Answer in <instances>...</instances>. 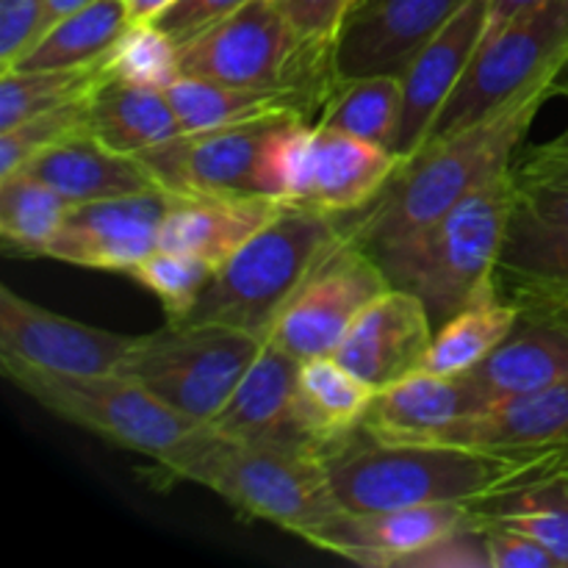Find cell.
<instances>
[{
    "label": "cell",
    "instance_id": "603a6c76",
    "mask_svg": "<svg viewBox=\"0 0 568 568\" xmlns=\"http://www.w3.org/2000/svg\"><path fill=\"white\" fill-rule=\"evenodd\" d=\"M399 155L383 144L316 125L314 178L305 205L349 216L369 205L399 170Z\"/></svg>",
    "mask_w": 568,
    "mask_h": 568
},
{
    "label": "cell",
    "instance_id": "ffe728a7",
    "mask_svg": "<svg viewBox=\"0 0 568 568\" xmlns=\"http://www.w3.org/2000/svg\"><path fill=\"white\" fill-rule=\"evenodd\" d=\"M286 205L292 203H281L264 194H166L159 247L220 266L261 227L270 225Z\"/></svg>",
    "mask_w": 568,
    "mask_h": 568
},
{
    "label": "cell",
    "instance_id": "bcb514c9",
    "mask_svg": "<svg viewBox=\"0 0 568 568\" xmlns=\"http://www.w3.org/2000/svg\"><path fill=\"white\" fill-rule=\"evenodd\" d=\"M89 3H94V0H44V31L64 17L87 9Z\"/></svg>",
    "mask_w": 568,
    "mask_h": 568
},
{
    "label": "cell",
    "instance_id": "d4e9b609",
    "mask_svg": "<svg viewBox=\"0 0 568 568\" xmlns=\"http://www.w3.org/2000/svg\"><path fill=\"white\" fill-rule=\"evenodd\" d=\"M442 444L483 449H568V381L491 405L458 422Z\"/></svg>",
    "mask_w": 568,
    "mask_h": 568
},
{
    "label": "cell",
    "instance_id": "e575fe53",
    "mask_svg": "<svg viewBox=\"0 0 568 568\" xmlns=\"http://www.w3.org/2000/svg\"><path fill=\"white\" fill-rule=\"evenodd\" d=\"M316 122L281 120L264 139L258 155V192L281 203L305 205L314 178Z\"/></svg>",
    "mask_w": 568,
    "mask_h": 568
},
{
    "label": "cell",
    "instance_id": "7dc6e473",
    "mask_svg": "<svg viewBox=\"0 0 568 568\" xmlns=\"http://www.w3.org/2000/svg\"><path fill=\"white\" fill-rule=\"evenodd\" d=\"M125 3L131 22H150L164 6H170L172 0H125Z\"/></svg>",
    "mask_w": 568,
    "mask_h": 568
},
{
    "label": "cell",
    "instance_id": "e0dca14e",
    "mask_svg": "<svg viewBox=\"0 0 568 568\" xmlns=\"http://www.w3.org/2000/svg\"><path fill=\"white\" fill-rule=\"evenodd\" d=\"M300 366L303 361L266 342L236 392L203 427L233 442L275 444V447L316 453L314 442L300 422Z\"/></svg>",
    "mask_w": 568,
    "mask_h": 568
},
{
    "label": "cell",
    "instance_id": "b9f144b4",
    "mask_svg": "<svg viewBox=\"0 0 568 568\" xmlns=\"http://www.w3.org/2000/svg\"><path fill=\"white\" fill-rule=\"evenodd\" d=\"M44 33V0H0V72L11 70Z\"/></svg>",
    "mask_w": 568,
    "mask_h": 568
},
{
    "label": "cell",
    "instance_id": "f1b7e54d",
    "mask_svg": "<svg viewBox=\"0 0 568 568\" xmlns=\"http://www.w3.org/2000/svg\"><path fill=\"white\" fill-rule=\"evenodd\" d=\"M477 525H499L536 538L560 566L568 568V469L566 455L558 469L519 488L469 505Z\"/></svg>",
    "mask_w": 568,
    "mask_h": 568
},
{
    "label": "cell",
    "instance_id": "44dd1931",
    "mask_svg": "<svg viewBox=\"0 0 568 568\" xmlns=\"http://www.w3.org/2000/svg\"><path fill=\"white\" fill-rule=\"evenodd\" d=\"M497 288L519 311L568 320V231L538 220L516 200L499 255Z\"/></svg>",
    "mask_w": 568,
    "mask_h": 568
},
{
    "label": "cell",
    "instance_id": "4fadbf2b",
    "mask_svg": "<svg viewBox=\"0 0 568 568\" xmlns=\"http://www.w3.org/2000/svg\"><path fill=\"white\" fill-rule=\"evenodd\" d=\"M164 216L166 192L161 189L75 203L59 233L42 250V258L81 270L131 275L133 266L142 264L159 247Z\"/></svg>",
    "mask_w": 568,
    "mask_h": 568
},
{
    "label": "cell",
    "instance_id": "d6a6232c",
    "mask_svg": "<svg viewBox=\"0 0 568 568\" xmlns=\"http://www.w3.org/2000/svg\"><path fill=\"white\" fill-rule=\"evenodd\" d=\"M399 111H403V78L399 75L342 78L316 125L392 150Z\"/></svg>",
    "mask_w": 568,
    "mask_h": 568
},
{
    "label": "cell",
    "instance_id": "8d00e7d4",
    "mask_svg": "<svg viewBox=\"0 0 568 568\" xmlns=\"http://www.w3.org/2000/svg\"><path fill=\"white\" fill-rule=\"evenodd\" d=\"M214 270L216 266L205 264L194 255L155 247L142 264L133 266L131 277L139 286H144L150 294L159 297L166 322H178L197 303L203 288L214 277Z\"/></svg>",
    "mask_w": 568,
    "mask_h": 568
},
{
    "label": "cell",
    "instance_id": "30bf717a",
    "mask_svg": "<svg viewBox=\"0 0 568 568\" xmlns=\"http://www.w3.org/2000/svg\"><path fill=\"white\" fill-rule=\"evenodd\" d=\"M388 288L392 281L375 255L342 233L288 300L266 342L300 361L333 355L361 311Z\"/></svg>",
    "mask_w": 568,
    "mask_h": 568
},
{
    "label": "cell",
    "instance_id": "4dcf8cb0",
    "mask_svg": "<svg viewBox=\"0 0 568 568\" xmlns=\"http://www.w3.org/2000/svg\"><path fill=\"white\" fill-rule=\"evenodd\" d=\"M519 316V305L499 292L477 300L436 327L425 369L436 375H466L510 336Z\"/></svg>",
    "mask_w": 568,
    "mask_h": 568
},
{
    "label": "cell",
    "instance_id": "9a60e30c",
    "mask_svg": "<svg viewBox=\"0 0 568 568\" xmlns=\"http://www.w3.org/2000/svg\"><path fill=\"white\" fill-rule=\"evenodd\" d=\"M488 22V0H469L403 70V111L392 150L399 161L425 144L433 122L469 70Z\"/></svg>",
    "mask_w": 568,
    "mask_h": 568
},
{
    "label": "cell",
    "instance_id": "681fc988",
    "mask_svg": "<svg viewBox=\"0 0 568 568\" xmlns=\"http://www.w3.org/2000/svg\"><path fill=\"white\" fill-rule=\"evenodd\" d=\"M555 94H564V98H568V67L564 70V75L558 78V83H555Z\"/></svg>",
    "mask_w": 568,
    "mask_h": 568
},
{
    "label": "cell",
    "instance_id": "836d02e7",
    "mask_svg": "<svg viewBox=\"0 0 568 568\" xmlns=\"http://www.w3.org/2000/svg\"><path fill=\"white\" fill-rule=\"evenodd\" d=\"M103 78V61L89 67H64V70L0 72V131H9L42 111L89 98Z\"/></svg>",
    "mask_w": 568,
    "mask_h": 568
},
{
    "label": "cell",
    "instance_id": "f907efd6",
    "mask_svg": "<svg viewBox=\"0 0 568 568\" xmlns=\"http://www.w3.org/2000/svg\"><path fill=\"white\" fill-rule=\"evenodd\" d=\"M564 455H566V469H568V449H564Z\"/></svg>",
    "mask_w": 568,
    "mask_h": 568
},
{
    "label": "cell",
    "instance_id": "7bdbcfd3",
    "mask_svg": "<svg viewBox=\"0 0 568 568\" xmlns=\"http://www.w3.org/2000/svg\"><path fill=\"white\" fill-rule=\"evenodd\" d=\"M244 3H247V0H172V3L164 6L150 22H153L155 28H161L172 42L181 44L186 42V39L203 33L205 28L225 20L227 14L242 9Z\"/></svg>",
    "mask_w": 568,
    "mask_h": 568
},
{
    "label": "cell",
    "instance_id": "f35d334b",
    "mask_svg": "<svg viewBox=\"0 0 568 568\" xmlns=\"http://www.w3.org/2000/svg\"><path fill=\"white\" fill-rule=\"evenodd\" d=\"M516 200L538 220L568 231V159L530 150L514 161Z\"/></svg>",
    "mask_w": 568,
    "mask_h": 568
},
{
    "label": "cell",
    "instance_id": "ee69618b",
    "mask_svg": "<svg viewBox=\"0 0 568 568\" xmlns=\"http://www.w3.org/2000/svg\"><path fill=\"white\" fill-rule=\"evenodd\" d=\"M486 532L491 568H564L536 538L499 525H480Z\"/></svg>",
    "mask_w": 568,
    "mask_h": 568
},
{
    "label": "cell",
    "instance_id": "f6af8a7d",
    "mask_svg": "<svg viewBox=\"0 0 568 568\" xmlns=\"http://www.w3.org/2000/svg\"><path fill=\"white\" fill-rule=\"evenodd\" d=\"M538 3H541V0H488V22H486V37L483 39L497 33L499 28L508 26L514 17H519L521 11L532 9V6Z\"/></svg>",
    "mask_w": 568,
    "mask_h": 568
},
{
    "label": "cell",
    "instance_id": "277c9868",
    "mask_svg": "<svg viewBox=\"0 0 568 568\" xmlns=\"http://www.w3.org/2000/svg\"><path fill=\"white\" fill-rule=\"evenodd\" d=\"M516 209L514 166L460 200L419 236L375 253L392 286L414 292L433 325L497 294V266Z\"/></svg>",
    "mask_w": 568,
    "mask_h": 568
},
{
    "label": "cell",
    "instance_id": "c3c4849f",
    "mask_svg": "<svg viewBox=\"0 0 568 568\" xmlns=\"http://www.w3.org/2000/svg\"><path fill=\"white\" fill-rule=\"evenodd\" d=\"M538 150H544V153H552V155H566L568 159V125L555 139L538 144Z\"/></svg>",
    "mask_w": 568,
    "mask_h": 568
},
{
    "label": "cell",
    "instance_id": "3957f363",
    "mask_svg": "<svg viewBox=\"0 0 568 568\" xmlns=\"http://www.w3.org/2000/svg\"><path fill=\"white\" fill-rule=\"evenodd\" d=\"M155 464L166 477L197 483L253 519L294 532L314 547L344 514L316 453L214 436L203 425Z\"/></svg>",
    "mask_w": 568,
    "mask_h": 568
},
{
    "label": "cell",
    "instance_id": "4316f807",
    "mask_svg": "<svg viewBox=\"0 0 568 568\" xmlns=\"http://www.w3.org/2000/svg\"><path fill=\"white\" fill-rule=\"evenodd\" d=\"M375 388L366 386L336 355L308 358L300 366L297 408L305 433L322 455L361 430Z\"/></svg>",
    "mask_w": 568,
    "mask_h": 568
},
{
    "label": "cell",
    "instance_id": "f546056e",
    "mask_svg": "<svg viewBox=\"0 0 568 568\" xmlns=\"http://www.w3.org/2000/svg\"><path fill=\"white\" fill-rule=\"evenodd\" d=\"M128 26L131 14L125 0H94L87 9L50 26L11 70H64L98 64L109 55Z\"/></svg>",
    "mask_w": 568,
    "mask_h": 568
},
{
    "label": "cell",
    "instance_id": "484cf974",
    "mask_svg": "<svg viewBox=\"0 0 568 568\" xmlns=\"http://www.w3.org/2000/svg\"><path fill=\"white\" fill-rule=\"evenodd\" d=\"M89 133L125 155H139L183 133L166 89L139 87L105 72L89 94Z\"/></svg>",
    "mask_w": 568,
    "mask_h": 568
},
{
    "label": "cell",
    "instance_id": "60d3db41",
    "mask_svg": "<svg viewBox=\"0 0 568 568\" xmlns=\"http://www.w3.org/2000/svg\"><path fill=\"white\" fill-rule=\"evenodd\" d=\"M361 0H277L283 14L308 42L336 50L338 37Z\"/></svg>",
    "mask_w": 568,
    "mask_h": 568
},
{
    "label": "cell",
    "instance_id": "52a82bcc",
    "mask_svg": "<svg viewBox=\"0 0 568 568\" xmlns=\"http://www.w3.org/2000/svg\"><path fill=\"white\" fill-rule=\"evenodd\" d=\"M566 67L568 0H541L483 39L425 144L466 131L525 94L555 89Z\"/></svg>",
    "mask_w": 568,
    "mask_h": 568
},
{
    "label": "cell",
    "instance_id": "d6986e66",
    "mask_svg": "<svg viewBox=\"0 0 568 568\" xmlns=\"http://www.w3.org/2000/svg\"><path fill=\"white\" fill-rule=\"evenodd\" d=\"M471 519L469 505H410V508L349 514L344 510L314 541L316 549L369 568H397L419 549Z\"/></svg>",
    "mask_w": 568,
    "mask_h": 568
},
{
    "label": "cell",
    "instance_id": "7402d4cb",
    "mask_svg": "<svg viewBox=\"0 0 568 568\" xmlns=\"http://www.w3.org/2000/svg\"><path fill=\"white\" fill-rule=\"evenodd\" d=\"M491 405L568 381V320L521 311L510 336L469 372Z\"/></svg>",
    "mask_w": 568,
    "mask_h": 568
},
{
    "label": "cell",
    "instance_id": "ab89813d",
    "mask_svg": "<svg viewBox=\"0 0 568 568\" xmlns=\"http://www.w3.org/2000/svg\"><path fill=\"white\" fill-rule=\"evenodd\" d=\"M397 568H491L486 532L471 516L466 525L455 527L430 547L399 560Z\"/></svg>",
    "mask_w": 568,
    "mask_h": 568
},
{
    "label": "cell",
    "instance_id": "2e32d148",
    "mask_svg": "<svg viewBox=\"0 0 568 568\" xmlns=\"http://www.w3.org/2000/svg\"><path fill=\"white\" fill-rule=\"evenodd\" d=\"M433 325L425 303L414 292L392 286L361 311L336 347V358L375 392L425 369L433 344Z\"/></svg>",
    "mask_w": 568,
    "mask_h": 568
},
{
    "label": "cell",
    "instance_id": "6da1fadb",
    "mask_svg": "<svg viewBox=\"0 0 568 568\" xmlns=\"http://www.w3.org/2000/svg\"><path fill=\"white\" fill-rule=\"evenodd\" d=\"M349 514L410 505H477L564 464V449H483L460 444H383L353 433L322 455Z\"/></svg>",
    "mask_w": 568,
    "mask_h": 568
},
{
    "label": "cell",
    "instance_id": "cb8c5ba5",
    "mask_svg": "<svg viewBox=\"0 0 568 568\" xmlns=\"http://www.w3.org/2000/svg\"><path fill=\"white\" fill-rule=\"evenodd\" d=\"M20 170L42 178L44 183L59 189L70 203L128 197V194L159 189L136 155L105 148L89 131L42 150Z\"/></svg>",
    "mask_w": 568,
    "mask_h": 568
},
{
    "label": "cell",
    "instance_id": "d590c367",
    "mask_svg": "<svg viewBox=\"0 0 568 568\" xmlns=\"http://www.w3.org/2000/svg\"><path fill=\"white\" fill-rule=\"evenodd\" d=\"M105 72L139 87L166 89L181 78L178 44L153 22H131L103 59Z\"/></svg>",
    "mask_w": 568,
    "mask_h": 568
},
{
    "label": "cell",
    "instance_id": "8fae6325",
    "mask_svg": "<svg viewBox=\"0 0 568 568\" xmlns=\"http://www.w3.org/2000/svg\"><path fill=\"white\" fill-rule=\"evenodd\" d=\"M136 336L83 325L0 286V364L59 375H109L120 369Z\"/></svg>",
    "mask_w": 568,
    "mask_h": 568
},
{
    "label": "cell",
    "instance_id": "8992f818",
    "mask_svg": "<svg viewBox=\"0 0 568 568\" xmlns=\"http://www.w3.org/2000/svg\"><path fill=\"white\" fill-rule=\"evenodd\" d=\"M178 67L189 78L297 94L314 116H322L342 81L336 50L308 42L277 0H247L225 20L181 42Z\"/></svg>",
    "mask_w": 568,
    "mask_h": 568
},
{
    "label": "cell",
    "instance_id": "1f68e13d",
    "mask_svg": "<svg viewBox=\"0 0 568 568\" xmlns=\"http://www.w3.org/2000/svg\"><path fill=\"white\" fill-rule=\"evenodd\" d=\"M75 203L26 170L0 178V239L6 253L42 258Z\"/></svg>",
    "mask_w": 568,
    "mask_h": 568
},
{
    "label": "cell",
    "instance_id": "9c48e42d",
    "mask_svg": "<svg viewBox=\"0 0 568 568\" xmlns=\"http://www.w3.org/2000/svg\"><path fill=\"white\" fill-rule=\"evenodd\" d=\"M0 369L53 416L148 458L161 460L200 427L120 372L59 375L20 364H0Z\"/></svg>",
    "mask_w": 568,
    "mask_h": 568
},
{
    "label": "cell",
    "instance_id": "5b68a950",
    "mask_svg": "<svg viewBox=\"0 0 568 568\" xmlns=\"http://www.w3.org/2000/svg\"><path fill=\"white\" fill-rule=\"evenodd\" d=\"M338 236V216L314 205H286L225 264L216 266L197 303L178 322L236 327L266 342L288 300Z\"/></svg>",
    "mask_w": 568,
    "mask_h": 568
},
{
    "label": "cell",
    "instance_id": "ba28073f",
    "mask_svg": "<svg viewBox=\"0 0 568 568\" xmlns=\"http://www.w3.org/2000/svg\"><path fill=\"white\" fill-rule=\"evenodd\" d=\"M264 344L236 327L166 322L164 331L136 336L116 372L205 425L236 392Z\"/></svg>",
    "mask_w": 568,
    "mask_h": 568
},
{
    "label": "cell",
    "instance_id": "7c38bea8",
    "mask_svg": "<svg viewBox=\"0 0 568 568\" xmlns=\"http://www.w3.org/2000/svg\"><path fill=\"white\" fill-rule=\"evenodd\" d=\"M277 122L281 120H261L178 133L175 139L144 150L136 159L153 175L155 186L166 194H261L255 178L258 155Z\"/></svg>",
    "mask_w": 568,
    "mask_h": 568
},
{
    "label": "cell",
    "instance_id": "7a4b0ae2",
    "mask_svg": "<svg viewBox=\"0 0 568 568\" xmlns=\"http://www.w3.org/2000/svg\"><path fill=\"white\" fill-rule=\"evenodd\" d=\"M552 94L555 89H538L466 131L422 144L369 205L338 216L344 236L372 255L419 236L475 189L514 166L538 111Z\"/></svg>",
    "mask_w": 568,
    "mask_h": 568
},
{
    "label": "cell",
    "instance_id": "74e56055",
    "mask_svg": "<svg viewBox=\"0 0 568 568\" xmlns=\"http://www.w3.org/2000/svg\"><path fill=\"white\" fill-rule=\"evenodd\" d=\"M89 131V98L42 111L20 125L0 131V178L26 166L42 150Z\"/></svg>",
    "mask_w": 568,
    "mask_h": 568
},
{
    "label": "cell",
    "instance_id": "83f0119b",
    "mask_svg": "<svg viewBox=\"0 0 568 568\" xmlns=\"http://www.w3.org/2000/svg\"><path fill=\"white\" fill-rule=\"evenodd\" d=\"M166 98L181 120L183 133L261 120H286V116L314 122V114L297 94L233 87L205 78L181 75L166 87Z\"/></svg>",
    "mask_w": 568,
    "mask_h": 568
},
{
    "label": "cell",
    "instance_id": "5bb4252c",
    "mask_svg": "<svg viewBox=\"0 0 568 568\" xmlns=\"http://www.w3.org/2000/svg\"><path fill=\"white\" fill-rule=\"evenodd\" d=\"M469 0H361L336 44L338 78L403 75Z\"/></svg>",
    "mask_w": 568,
    "mask_h": 568
},
{
    "label": "cell",
    "instance_id": "ac0fdd59",
    "mask_svg": "<svg viewBox=\"0 0 568 568\" xmlns=\"http://www.w3.org/2000/svg\"><path fill=\"white\" fill-rule=\"evenodd\" d=\"M491 408L475 377L419 369L372 397L361 430L383 444H442L458 422Z\"/></svg>",
    "mask_w": 568,
    "mask_h": 568
}]
</instances>
